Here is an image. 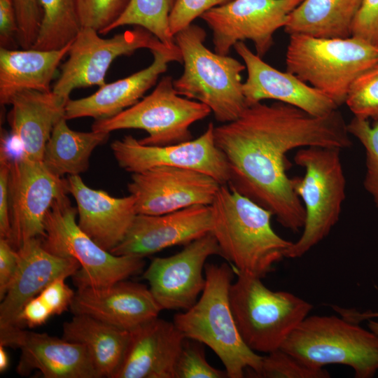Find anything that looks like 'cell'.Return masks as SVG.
Returning <instances> with one entry per match:
<instances>
[{"instance_id": "f35d334b", "label": "cell", "mask_w": 378, "mask_h": 378, "mask_svg": "<svg viewBox=\"0 0 378 378\" xmlns=\"http://www.w3.org/2000/svg\"><path fill=\"white\" fill-rule=\"evenodd\" d=\"M352 36L378 46V0H362L353 23Z\"/></svg>"}, {"instance_id": "8992f818", "label": "cell", "mask_w": 378, "mask_h": 378, "mask_svg": "<svg viewBox=\"0 0 378 378\" xmlns=\"http://www.w3.org/2000/svg\"><path fill=\"white\" fill-rule=\"evenodd\" d=\"M341 148L309 146L299 148L296 164L304 169L303 177L292 178L293 188L305 210L300 237L286 258H297L325 239L337 223L346 197V178Z\"/></svg>"}, {"instance_id": "5b68a950", "label": "cell", "mask_w": 378, "mask_h": 378, "mask_svg": "<svg viewBox=\"0 0 378 378\" xmlns=\"http://www.w3.org/2000/svg\"><path fill=\"white\" fill-rule=\"evenodd\" d=\"M289 36L286 71L322 92L338 106L345 104L354 81L378 63V46L358 37Z\"/></svg>"}, {"instance_id": "1f68e13d", "label": "cell", "mask_w": 378, "mask_h": 378, "mask_svg": "<svg viewBox=\"0 0 378 378\" xmlns=\"http://www.w3.org/2000/svg\"><path fill=\"white\" fill-rule=\"evenodd\" d=\"M347 130L365 149L366 172L363 186L378 207V120L371 125L369 120L354 116L347 123Z\"/></svg>"}, {"instance_id": "8d00e7d4", "label": "cell", "mask_w": 378, "mask_h": 378, "mask_svg": "<svg viewBox=\"0 0 378 378\" xmlns=\"http://www.w3.org/2000/svg\"><path fill=\"white\" fill-rule=\"evenodd\" d=\"M18 24V43L22 49L34 45L41 22L38 0H13Z\"/></svg>"}, {"instance_id": "836d02e7", "label": "cell", "mask_w": 378, "mask_h": 378, "mask_svg": "<svg viewBox=\"0 0 378 378\" xmlns=\"http://www.w3.org/2000/svg\"><path fill=\"white\" fill-rule=\"evenodd\" d=\"M345 104L354 116L378 120V63L354 81Z\"/></svg>"}, {"instance_id": "7402d4cb", "label": "cell", "mask_w": 378, "mask_h": 378, "mask_svg": "<svg viewBox=\"0 0 378 378\" xmlns=\"http://www.w3.org/2000/svg\"><path fill=\"white\" fill-rule=\"evenodd\" d=\"M19 262L9 288L1 300L0 328L15 326L18 314L30 299L59 278L73 276L80 267L72 258L56 255L32 238L18 249Z\"/></svg>"}, {"instance_id": "ba28073f", "label": "cell", "mask_w": 378, "mask_h": 378, "mask_svg": "<svg viewBox=\"0 0 378 378\" xmlns=\"http://www.w3.org/2000/svg\"><path fill=\"white\" fill-rule=\"evenodd\" d=\"M281 349L312 368L349 366L357 378L372 377L378 370V335L342 316H307Z\"/></svg>"}, {"instance_id": "ffe728a7", "label": "cell", "mask_w": 378, "mask_h": 378, "mask_svg": "<svg viewBox=\"0 0 378 378\" xmlns=\"http://www.w3.org/2000/svg\"><path fill=\"white\" fill-rule=\"evenodd\" d=\"M70 308L74 315H88L129 332L158 317L162 310L150 288L125 280L78 288Z\"/></svg>"}, {"instance_id": "30bf717a", "label": "cell", "mask_w": 378, "mask_h": 378, "mask_svg": "<svg viewBox=\"0 0 378 378\" xmlns=\"http://www.w3.org/2000/svg\"><path fill=\"white\" fill-rule=\"evenodd\" d=\"M211 113L205 104L181 96L170 76H163L151 93L110 118L95 120L92 130L109 133L140 129L148 136L138 139L148 146H167L192 139L190 126Z\"/></svg>"}, {"instance_id": "7c38bea8", "label": "cell", "mask_w": 378, "mask_h": 378, "mask_svg": "<svg viewBox=\"0 0 378 378\" xmlns=\"http://www.w3.org/2000/svg\"><path fill=\"white\" fill-rule=\"evenodd\" d=\"M303 0H232L200 17L211 29L214 52L228 55L240 41L253 42L262 58L274 44V34Z\"/></svg>"}, {"instance_id": "277c9868", "label": "cell", "mask_w": 378, "mask_h": 378, "mask_svg": "<svg viewBox=\"0 0 378 378\" xmlns=\"http://www.w3.org/2000/svg\"><path fill=\"white\" fill-rule=\"evenodd\" d=\"M204 29L191 24L174 35L181 52L183 71L174 80L178 94L206 105L215 119L226 123L237 119L248 106L243 92L239 60L208 49Z\"/></svg>"}, {"instance_id": "e0dca14e", "label": "cell", "mask_w": 378, "mask_h": 378, "mask_svg": "<svg viewBox=\"0 0 378 378\" xmlns=\"http://www.w3.org/2000/svg\"><path fill=\"white\" fill-rule=\"evenodd\" d=\"M0 345L20 350L21 376L37 370L46 378H99L82 344L11 326L0 328Z\"/></svg>"}, {"instance_id": "484cf974", "label": "cell", "mask_w": 378, "mask_h": 378, "mask_svg": "<svg viewBox=\"0 0 378 378\" xmlns=\"http://www.w3.org/2000/svg\"><path fill=\"white\" fill-rule=\"evenodd\" d=\"M71 43L55 50L1 48V104H10L15 95L24 91H51V81Z\"/></svg>"}, {"instance_id": "5bb4252c", "label": "cell", "mask_w": 378, "mask_h": 378, "mask_svg": "<svg viewBox=\"0 0 378 378\" xmlns=\"http://www.w3.org/2000/svg\"><path fill=\"white\" fill-rule=\"evenodd\" d=\"M214 125L209 122L199 137L167 146H148L131 135L115 140L111 148L120 167L132 174L158 166L196 170L209 175L220 185H227V161L214 139Z\"/></svg>"}, {"instance_id": "74e56055", "label": "cell", "mask_w": 378, "mask_h": 378, "mask_svg": "<svg viewBox=\"0 0 378 378\" xmlns=\"http://www.w3.org/2000/svg\"><path fill=\"white\" fill-rule=\"evenodd\" d=\"M232 0H176L169 16V29L174 36L192 24L209 10Z\"/></svg>"}, {"instance_id": "b9f144b4", "label": "cell", "mask_w": 378, "mask_h": 378, "mask_svg": "<svg viewBox=\"0 0 378 378\" xmlns=\"http://www.w3.org/2000/svg\"><path fill=\"white\" fill-rule=\"evenodd\" d=\"M19 262L18 250L6 239L0 238V300L6 295Z\"/></svg>"}, {"instance_id": "2e32d148", "label": "cell", "mask_w": 378, "mask_h": 378, "mask_svg": "<svg viewBox=\"0 0 378 378\" xmlns=\"http://www.w3.org/2000/svg\"><path fill=\"white\" fill-rule=\"evenodd\" d=\"M221 255L210 232L185 245L178 253L154 258L143 274L162 309L188 310L197 300L205 286L203 271L206 259Z\"/></svg>"}, {"instance_id": "6da1fadb", "label": "cell", "mask_w": 378, "mask_h": 378, "mask_svg": "<svg viewBox=\"0 0 378 378\" xmlns=\"http://www.w3.org/2000/svg\"><path fill=\"white\" fill-rule=\"evenodd\" d=\"M214 139L228 163L227 186L295 232L304 227L305 210L286 174L287 153L309 146L342 150L352 144L339 109L316 116L280 102L248 106L234 120L215 127Z\"/></svg>"}, {"instance_id": "d4e9b609", "label": "cell", "mask_w": 378, "mask_h": 378, "mask_svg": "<svg viewBox=\"0 0 378 378\" xmlns=\"http://www.w3.org/2000/svg\"><path fill=\"white\" fill-rule=\"evenodd\" d=\"M66 103L52 90H27L13 97L8 121L22 156L42 161L53 127L64 117Z\"/></svg>"}, {"instance_id": "44dd1931", "label": "cell", "mask_w": 378, "mask_h": 378, "mask_svg": "<svg viewBox=\"0 0 378 378\" xmlns=\"http://www.w3.org/2000/svg\"><path fill=\"white\" fill-rule=\"evenodd\" d=\"M152 63L129 76L99 87L92 94L69 99L65 106L64 118L71 120L91 117L95 120L110 118L134 105L167 71L170 62H183L180 49L163 46L150 51Z\"/></svg>"}, {"instance_id": "ee69618b", "label": "cell", "mask_w": 378, "mask_h": 378, "mask_svg": "<svg viewBox=\"0 0 378 378\" xmlns=\"http://www.w3.org/2000/svg\"><path fill=\"white\" fill-rule=\"evenodd\" d=\"M333 309L339 313L342 318L354 323L359 324L363 321L378 318V312H360L356 309H346L337 306H333Z\"/></svg>"}, {"instance_id": "7a4b0ae2", "label": "cell", "mask_w": 378, "mask_h": 378, "mask_svg": "<svg viewBox=\"0 0 378 378\" xmlns=\"http://www.w3.org/2000/svg\"><path fill=\"white\" fill-rule=\"evenodd\" d=\"M211 206V233L237 272L262 279L286 258L293 242L275 232L270 211L227 185L220 186Z\"/></svg>"}, {"instance_id": "f546056e", "label": "cell", "mask_w": 378, "mask_h": 378, "mask_svg": "<svg viewBox=\"0 0 378 378\" xmlns=\"http://www.w3.org/2000/svg\"><path fill=\"white\" fill-rule=\"evenodd\" d=\"M42 18L31 48L59 50L71 43L81 29L75 0H38Z\"/></svg>"}, {"instance_id": "4fadbf2b", "label": "cell", "mask_w": 378, "mask_h": 378, "mask_svg": "<svg viewBox=\"0 0 378 378\" xmlns=\"http://www.w3.org/2000/svg\"><path fill=\"white\" fill-rule=\"evenodd\" d=\"M10 211L13 246L18 249L45 235V220L54 202L66 195L67 181L50 172L42 161L13 158L10 172Z\"/></svg>"}, {"instance_id": "3957f363", "label": "cell", "mask_w": 378, "mask_h": 378, "mask_svg": "<svg viewBox=\"0 0 378 378\" xmlns=\"http://www.w3.org/2000/svg\"><path fill=\"white\" fill-rule=\"evenodd\" d=\"M235 270L227 263H206L205 286L195 304L174 316V323L186 338L206 345L223 363L228 378L252 375L261 367L262 356L244 342L230 302ZM249 376V377H250Z\"/></svg>"}, {"instance_id": "4dcf8cb0", "label": "cell", "mask_w": 378, "mask_h": 378, "mask_svg": "<svg viewBox=\"0 0 378 378\" xmlns=\"http://www.w3.org/2000/svg\"><path fill=\"white\" fill-rule=\"evenodd\" d=\"M176 2V0H130L127 9L106 34L125 25L141 27L167 48H173L176 44L169 29V16Z\"/></svg>"}, {"instance_id": "e575fe53", "label": "cell", "mask_w": 378, "mask_h": 378, "mask_svg": "<svg viewBox=\"0 0 378 378\" xmlns=\"http://www.w3.org/2000/svg\"><path fill=\"white\" fill-rule=\"evenodd\" d=\"M82 27L106 34L108 29L123 14L130 0H75Z\"/></svg>"}, {"instance_id": "bcb514c9", "label": "cell", "mask_w": 378, "mask_h": 378, "mask_svg": "<svg viewBox=\"0 0 378 378\" xmlns=\"http://www.w3.org/2000/svg\"><path fill=\"white\" fill-rule=\"evenodd\" d=\"M368 328L371 331L378 335V321L372 319L368 320Z\"/></svg>"}, {"instance_id": "d590c367", "label": "cell", "mask_w": 378, "mask_h": 378, "mask_svg": "<svg viewBox=\"0 0 378 378\" xmlns=\"http://www.w3.org/2000/svg\"><path fill=\"white\" fill-rule=\"evenodd\" d=\"M225 370L211 366L207 361L203 344L185 338L177 358L174 378H225Z\"/></svg>"}, {"instance_id": "ab89813d", "label": "cell", "mask_w": 378, "mask_h": 378, "mask_svg": "<svg viewBox=\"0 0 378 378\" xmlns=\"http://www.w3.org/2000/svg\"><path fill=\"white\" fill-rule=\"evenodd\" d=\"M11 158L1 148L0 156V238L10 241V172Z\"/></svg>"}, {"instance_id": "7bdbcfd3", "label": "cell", "mask_w": 378, "mask_h": 378, "mask_svg": "<svg viewBox=\"0 0 378 378\" xmlns=\"http://www.w3.org/2000/svg\"><path fill=\"white\" fill-rule=\"evenodd\" d=\"M18 24L13 0H0V45L10 48L18 40Z\"/></svg>"}, {"instance_id": "ac0fdd59", "label": "cell", "mask_w": 378, "mask_h": 378, "mask_svg": "<svg viewBox=\"0 0 378 378\" xmlns=\"http://www.w3.org/2000/svg\"><path fill=\"white\" fill-rule=\"evenodd\" d=\"M211 205H194L161 215L136 214L122 241L110 252L139 258L186 245L211 232Z\"/></svg>"}, {"instance_id": "d6a6232c", "label": "cell", "mask_w": 378, "mask_h": 378, "mask_svg": "<svg viewBox=\"0 0 378 378\" xmlns=\"http://www.w3.org/2000/svg\"><path fill=\"white\" fill-rule=\"evenodd\" d=\"M251 377L260 378H328L323 368L310 367L283 349H278L262 356L259 371Z\"/></svg>"}, {"instance_id": "4316f807", "label": "cell", "mask_w": 378, "mask_h": 378, "mask_svg": "<svg viewBox=\"0 0 378 378\" xmlns=\"http://www.w3.org/2000/svg\"><path fill=\"white\" fill-rule=\"evenodd\" d=\"M130 332L84 314L63 325L62 338L82 344L99 378H115L127 346Z\"/></svg>"}, {"instance_id": "f1b7e54d", "label": "cell", "mask_w": 378, "mask_h": 378, "mask_svg": "<svg viewBox=\"0 0 378 378\" xmlns=\"http://www.w3.org/2000/svg\"><path fill=\"white\" fill-rule=\"evenodd\" d=\"M66 119L55 125L43 153L42 162L55 175H79L89 167V159L96 147L103 144L109 133L92 130L78 132L69 127Z\"/></svg>"}, {"instance_id": "60d3db41", "label": "cell", "mask_w": 378, "mask_h": 378, "mask_svg": "<svg viewBox=\"0 0 378 378\" xmlns=\"http://www.w3.org/2000/svg\"><path fill=\"white\" fill-rule=\"evenodd\" d=\"M65 278L55 279L36 295L53 315L60 314L70 307L75 292L64 281Z\"/></svg>"}, {"instance_id": "8fae6325", "label": "cell", "mask_w": 378, "mask_h": 378, "mask_svg": "<svg viewBox=\"0 0 378 378\" xmlns=\"http://www.w3.org/2000/svg\"><path fill=\"white\" fill-rule=\"evenodd\" d=\"M99 34L95 29L81 27L72 41L69 57L61 66L59 78L52 90L63 100L68 102L74 89L104 85L106 72L117 57L130 55L142 48L151 51L166 46L141 27L108 38Z\"/></svg>"}, {"instance_id": "9a60e30c", "label": "cell", "mask_w": 378, "mask_h": 378, "mask_svg": "<svg viewBox=\"0 0 378 378\" xmlns=\"http://www.w3.org/2000/svg\"><path fill=\"white\" fill-rule=\"evenodd\" d=\"M220 184L204 173L158 166L132 174L127 184L137 214L161 215L194 205H211Z\"/></svg>"}, {"instance_id": "9c48e42d", "label": "cell", "mask_w": 378, "mask_h": 378, "mask_svg": "<svg viewBox=\"0 0 378 378\" xmlns=\"http://www.w3.org/2000/svg\"><path fill=\"white\" fill-rule=\"evenodd\" d=\"M77 209L67 196L56 200L45 220L43 246L61 257L72 258L80 269L72 276L78 288L104 287L141 272L144 258L116 255L99 246L76 222Z\"/></svg>"}, {"instance_id": "d6986e66", "label": "cell", "mask_w": 378, "mask_h": 378, "mask_svg": "<svg viewBox=\"0 0 378 378\" xmlns=\"http://www.w3.org/2000/svg\"><path fill=\"white\" fill-rule=\"evenodd\" d=\"M233 48L247 71V78L243 83L247 106L274 99L316 116H324L338 109L339 106L320 90L294 74L281 71L264 62L244 41L237 43Z\"/></svg>"}, {"instance_id": "cb8c5ba5", "label": "cell", "mask_w": 378, "mask_h": 378, "mask_svg": "<svg viewBox=\"0 0 378 378\" xmlns=\"http://www.w3.org/2000/svg\"><path fill=\"white\" fill-rule=\"evenodd\" d=\"M66 181L77 204L78 226L99 246L111 251L122 241L137 214L134 196L112 197L88 187L79 175L69 176Z\"/></svg>"}, {"instance_id": "83f0119b", "label": "cell", "mask_w": 378, "mask_h": 378, "mask_svg": "<svg viewBox=\"0 0 378 378\" xmlns=\"http://www.w3.org/2000/svg\"><path fill=\"white\" fill-rule=\"evenodd\" d=\"M362 0H303L284 27L289 35L317 38H348Z\"/></svg>"}, {"instance_id": "52a82bcc", "label": "cell", "mask_w": 378, "mask_h": 378, "mask_svg": "<svg viewBox=\"0 0 378 378\" xmlns=\"http://www.w3.org/2000/svg\"><path fill=\"white\" fill-rule=\"evenodd\" d=\"M230 288V302L239 332L256 353L280 349L309 315L312 304L286 291H274L260 278L239 273Z\"/></svg>"}, {"instance_id": "f6af8a7d", "label": "cell", "mask_w": 378, "mask_h": 378, "mask_svg": "<svg viewBox=\"0 0 378 378\" xmlns=\"http://www.w3.org/2000/svg\"><path fill=\"white\" fill-rule=\"evenodd\" d=\"M9 364V358L4 346L0 345V372L5 371Z\"/></svg>"}, {"instance_id": "603a6c76", "label": "cell", "mask_w": 378, "mask_h": 378, "mask_svg": "<svg viewBox=\"0 0 378 378\" xmlns=\"http://www.w3.org/2000/svg\"><path fill=\"white\" fill-rule=\"evenodd\" d=\"M185 338L174 322L158 317L141 325L130 332L115 378H174Z\"/></svg>"}]
</instances>
